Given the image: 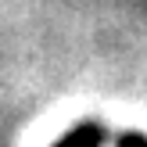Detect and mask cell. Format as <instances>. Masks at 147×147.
Returning a JSON list of instances; mask_svg holds the SVG:
<instances>
[{
    "label": "cell",
    "mask_w": 147,
    "mask_h": 147,
    "mask_svg": "<svg viewBox=\"0 0 147 147\" xmlns=\"http://www.w3.org/2000/svg\"><path fill=\"white\" fill-rule=\"evenodd\" d=\"M104 140H108V133H104L100 122H79V126H72L54 147H100Z\"/></svg>",
    "instance_id": "1"
},
{
    "label": "cell",
    "mask_w": 147,
    "mask_h": 147,
    "mask_svg": "<svg viewBox=\"0 0 147 147\" xmlns=\"http://www.w3.org/2000/svg\"><path fill=\"white\" fill-rule=\"evenodd\" d=\"M115 147H147L144 133H119L115 136Z\"/></svg>",
    "instance_id": "2"
}]
</instances>
